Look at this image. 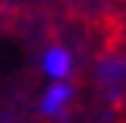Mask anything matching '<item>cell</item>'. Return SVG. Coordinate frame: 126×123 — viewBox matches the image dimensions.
<instances>
[{"label": "cell", "mask_w": 126, "mask_h": 123, "mask_svg": "<svg viewBox=\"0 0 126 123\" xmlns=\"http://www.w3.org/2000/svg\"><path fill=\"white\" fill-rule=\"evenodd\" d=\"M40 73L47 80H70V73H73V53L66 47H60V43L47 47L40 53Z\"/></svg>", "instance_id": "1"}, {"label": "cell", "mask_w": 126, "mask_h": 123, "mask_svg": "<svg viewBox=\"0 0 126 123\" xmlns=\"http://www.w3.org/2000/svg\"><path fill=\"white\" fill-rule=\"evenodd\" d=\"M70 100H73V87L66 80H50V87L40 93V113L43 117H63Z\"/></svg>", "instance_id": "2"}, {"label": "cell", "mask_w": 126, "mask_h": 123, "mask_svg": "<svg viewBox=\"0 0 126 123\" xmlns=\"http://www.w3.org/2000/svg\"><path fill=\"white\" fill-rule=\"evenodd\" d=\"M96 73H100V83L110 90V97L116 100V97H120V87L126 83V60L123 57H106Z\"/></svg>", "instance_id": "3"}]
</instances>
